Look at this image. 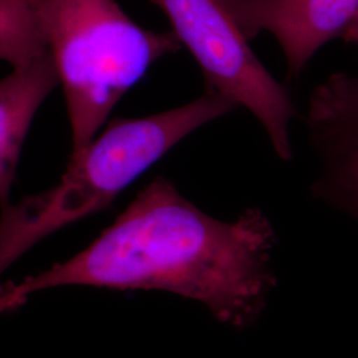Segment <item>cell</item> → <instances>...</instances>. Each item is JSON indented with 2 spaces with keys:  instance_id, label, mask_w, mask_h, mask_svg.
<instances>
[{
  "instance_id": "obj_5",
  "label": "cell",
  "mask_w": 358,
  "mask_h": 358,
  "mask_svg": "<svg viewBox=\"0 0 358 358\" xmlns=\"http://www.w3.org/2000/svg\"><path fill=\"white\" fill-rule=\"evenodd\" d=\"M303 121L319 165L312 196L358 220V77L336 72L319 83Z\"/></svg>"
},
{
  "instance_id": "obj_3",
  "label": "cell",
  "mask_w": 358,
  "mask_h": 358,
  "mask_svg": "<svg viewBox=\"0 0 358 358\" xmlns=\"http://www.w3.org/2000/svg\"><path fill=\"white\" fill-rule=\"evenodd\" d=\"M64 90L71 157L103 129L117 103L157 62L182 48L171 32L138 26L115 0H35Z\"/></svg>"
},
{
  "instance_id": "obj_2",
  "label": "cell",
  "mask_w": 358,
  "mask_h": 358,
  "mask_svg": "<svg viewBox=\"0 0 358 358\" xmlns=\"http://www.w3.org/2000/svg\"><path fill=\"white\" fill-rule=\"evenodd\" d=\"M238 106L215 90L140 118H115L69 157L59 183L0 210V276L52 234L106 210L117 196L192 133Z\"/></svg>"
},
{
  "instance_id": "obj_7",
  "label": "cell",
  "mask_w": 358,
  "mask_h": 358,
  "mask_svg": "<svg viewBox=\"0 0 358 358\" xmlns=\"http://www.w3.org/2000/svg\"><path fill=\"white\" fill-rule=\"evenodd\" d=\"M59 85L50 52L0 78V210L13 203L16 169L32 121Z\"/></svg>"
},
{
  "instance_id": "obj_8",
  "label": "cell",
  "mask_w": 358,
  "mask_h": 358,
  "mask_svg": "<svg viewBox=\"0 0 358 358\" xmlns=\"http://www.w3.org/2000/svg\"><path fill=\"white\" fill-rule=\"evenodd\" d=\"M47 53L35 0H0V62L19 69Z\"/></svg>"
},
{
  "instance_id": "obj_6",
  "label": "cell",
  "mask_w": 358,
  "mask_h": 358,
  "mask_svg": "<svg viewBox=\"0 0 358 358\" xmlns=\"http://www.w3.org/2000/svg\"><path fill=\"white\" fill-rule=\"evenodd\" d=\"M248 40L267 32L280 47L287 75L297 78L316 53L343 38L358 0H223Z\"/></svg>"
},
{
  "instance_id": "obj_9",
  "label": "cell",
  "mask_w": 358,
  "mask_h": 358,
  "mask_svg": "<svg viewBox=\"0 0 358 358\" xmlns=\"http://www.w3.org/2000/svg\"><path fill=\"white\" fill-rule=\"evenodd\" d=\"M343 38L349 44H355L358 47V13L353 17V20L350 22V24L346 28Z\"/></svg>"
},
{
  "instance_id": "obj_4",
  "label": "cell",
  "mask_w": 358,
  "mask_h": 358,
  "mask_svg": "<svg viewBox=\"0 0 358 358\" xmlns=\"http://www.w3.org/2000/svg\"><path fill=\"white\" fill-rule=\"evenodd\" d=\"M150 1L166 15L171 32L196 62L205 90L245 108L264 129L276 155L292 161L291 125L299 117L292 96L251 50L223 0Z\"/></svg>"
},
{
  "instance_id": "obj_1",
  "label": "cell",
  "mask_w": 358,
  "mask_h": 358,
  "mask_svg": "<svg viewBox=\"0 0 358 358\" xmlns=\"http://www.w3.org/2000/svg\"><path fill=\"white\" fill-rule=\"evenodd\" d=\"M276 243L260 208L222 220L194 205L170 179L157 177L81 252L1 284L0 313L60 287L164 291L199 301L222 324L244 331L260 317L276 285Z\"/></svg>"
}]
</instances>
